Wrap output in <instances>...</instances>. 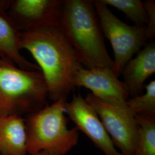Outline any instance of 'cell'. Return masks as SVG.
<instances>
[{
    "label": "cell",
    "mask_w": 155,
    "mask_h": 155,
    "mask_svg": "<svg viewBox=\"0 0 155 155\" xmlns=\"http://www.w3.org/2000/svg\"><path fill=\"white\" fill-rule=\"evenodd\" d=\"M12 0H0V12L6 13L11 5Z\"/></svg>",
    "instance_id": "e0dca14e"
},
{
    "label": "cell",
    "mask_w": 155,
    "mask_h": 155,
    "mask_svg": "<svg viewBox=\"0 0 155 155\" xmlns=\"http://www.w3.org/2000/svg\"><path fill=\"white\" fill-rule=\"evenodd\" d=\"M74 84L89 89L94 97L105 104L129 110L127 101L130 97L122 81L111 68H87L81 66L75 74Z\"/></svg>",
    "instance_id": "52a82bcc"
},
{
    "label": "cell",
    "mask_w": 155,
    "mask_h": 155,
    "mask_svg": "<svg viewBox=\"0 0 155 155\" xmlns=\"http://www.w3.org/2000/svg\"><path fill=\"white\" fill-rule=\"evenodd\" d=\"M31 155H57L54 154L53 153H51L48 151H45V150H43V151H40L37 153H35L34 154Z\"/></svg>",
    "instance_id": "ac0fdd59"
},
{
    "label": "cell",
    "mask_w": 155,
    "mask_h": 155,
    "mask_svg": "<svg viewBox=\"0 0 155 155\" xmlns=\"http://www.w3.org/2000/svg\"><path fill=\"white\" fill-rule=\"evenodd\" d=\"M25 118L0 116V155H26Z\"/></svg>",
    "instance_id": "7c38bea8"
},
{
    "label": "cell",
    "mask_w": 155,
    "mask_h": 155,
    "mask_svg": "<svg viewBox=\"0 0 155 155\" xmlns=\"http://www.w3.org/2000/svg\"><path fill=\"white\" fill-rule=\"evenodd\" d=\"M47 84L40 71H27L0 59V116L25 118L48 104Z\"/></svg>",
    "instance_id": "3957f363"
},
{
    "label": "cell",
    "mask_w": 155,
    "mask_h": 155,
    "mask_svg": "<svg viewBox=\"0 0 155 155\" xmlns=\"http://www.w3.org/2000/svg\"><path fill=\"white\" fill-rule=\"evenodd\" d=\"M145 93L133 97L127 101V107L135 116L155 117V81L145 85Z\"/></svg>",
    "instance_id": "9a60e30c"
},
{
    "label": "cell",
    "mask_w": 155,
    "mask_h": 155,
    "mask_svg": "<svg viewBox=\"0 0 155 155\" xmlns=\"http://www.w3.org/2000/svg\"><path fill=\"white\" fill-rule=\"evenodd\" d=\"M63 0H12L7 15L20 32L58 24Z\"/></svg>",
    "instance_id": "ba28073f"
},
{
    "label": "cell",
    "mask_w": 155,
    "mask_h": 155,
    "mask_svg": "<svg viewBox=\"0 0 155 155\" xmlns=\"http://www.w3.org/2000/svg\"><path fill=\"white\" fill-rule=\"evenodd\" d=\"M66 114L105 155H122L113 143L100 117L81 94H74L65 105Z\"/></svg>",
    "instance_id": "9c48e42d"
},
{
    "label": "cell",
    "mask_w": 155,
    "mask_h": 155,
    "mask_svg": "<svg viewBox=\"0 0 155 155\" xmlns=\"http://www.w3.org/2000/svg\"><path fill=\"white\" fill-rule=\"evenodd\" d=\"M67 101L64 98L58 100L24 118L27 153L45 150L64 155L77 145L79 130L68 127Z\"/></svg>",
    "instance_id": "277c9868"
},
{
    "label": "cell",
    "mask_w": 155,
    "mask_h": 155,
    "mask_svg": "<svg viewBox=\"0 0 155 155\" xmlns=\"http://www.w3.org/2000/svg\"><path fill=\"white\" fill-rule=\"evenodd\" d=\"M147 14V23L145 25L146 33L149 40L155 36V1L147 0L144 2Z\"/></svg>",
    "instance_id": "2e32d148"
},
{
    "label": "cell",
    "mask_w": 155,
    "mask_h": 155,
    "mask_svg": "<svg viewBox=\"0 0 155 155\" xmlns=\"http://www.w3.org/2000/svg\"><path fill=\"white\" fill-rule=\"evenodd\" d=\"M21 49L27 50L38 64L47 84L48 100L67 99L74 89V79L82 66L61 32L58 24L21 32Z\"/></svg>",
    "instance_id": "6da1fadb"
},
{
    "label": "cell",
    "mask_w": 155,
    "mask_h": 155,
    "mask_svg": "<svg viewBox=\"0 0 155 155\" xmlns=\"http://www.w3.org/2000/svg\"><path fill=\"white\" fill-rule=\"evenodd\" d=\"M84 99L97 113L117 150L122 155H134L137 124L130 111L105 104L91 93L87 94Z\"/></svg>",
    "instance_id": "8992f818"
},
{
    "label": "cell",
    "mask_w": 155,
    "mask_h": 155,
    "mask_svg": "<svg viewBox=\"0 0 155 155\" xmlns=\"http://www.w3.org/2000/svg\"><path fill=\"white\" fill-rule=\"evenodd\" d=\"M58 25L85 68L113 70L94 1L63 0Z\"/></svg>",
    "instance_id": "7a4b0ae2"
},
{
    "label": "cell",
    "mask_w": 155,
    "mask_h": 155,
    "mask_svg": "<svg viewBox=\"0 0 155 155\" xmlns=\"http://www.w3.org/2000/svg\"><path fill=\"white\" fill-rule=\"evenodd\" d=\"M155 72V44L151 41L127 62L121 74L129 97L141 95L147 79Z\"/></svg>",
    "instance_id": "30bf717a"
},
{
    "label": "cell",
    "mask_w": 155,
    "mask_h": 155,
    "mask_svg": "<svg viewBox=\"0 0 155 155\" xmlns=\"http://www.w3.org/2000/svg\"><path fill=\"white\" fill-rule=\"evenodd\" d=\"M137 147L134 155H155V117L135 116Z\"/></svg>",
    "instance_id": "4fadbf2b"
},
{
    "label": "cell",
    "mask_w": 155,
    "mask_h": 155,
    "mask_svg": "<svg viewBox=\"0 0 155 155\" xmlns=\"http://www.w3.org/2000/svg\"><path fill=\"white\" fill-rule=\"evenodd\" d=\"M20 33L7 14L0 12V59L11 61L25 70L40 71L38 65L21 54Z\"/></svg>",
    "instance_id": "8fae6325"
},
{
    "label": "cell",
    "mask_w": 155,
    "mask_h": 155,
    "mask_svg": "<svg viewBox=\"0 0 155 155\" xmlns=\"http://www.w3.org/2000/svg\"><path fill=\"white\" fill-rule=\"evenodd\" d=\"M94 4L104 36L112 47L113 71L118 77L127 62L148 43L145 26L123 22L101 0L94 1Z\"/></svg>",
    "instance_id": "5b68a950"
},
{
    "label": "cell",
    "mask_w": 155,
    "mask_h": 155,
    "mask_svg": "<svg viewBox=\"0 0 155 155\" xmlns=\"http://www.w3.org/2000/svg\"><path fill=\"white\" fill-rule=\"evenodd\" d=\"M108 6H112L122 12L133 25L145 26L147 14L144 2L141 0H101Z\"/></svg>",
    "instance_id": "5bb4252c"
}]
</instances>
